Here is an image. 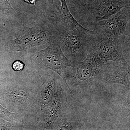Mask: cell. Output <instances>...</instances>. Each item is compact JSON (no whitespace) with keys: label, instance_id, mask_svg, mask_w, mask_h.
Returning <instances> with one entry per match:
<instances>
[{"label":"cell","instance_id":"6da1fadb","mask_svg":"<svg viewBox=\"0 0 130 130\" xmlns=\"http://www.w3.org/2000/svg\"><path fill=\"white\" fill-rule=\"evenodd\" d=\"M63 23V29H59V32L61 36V40L70 60L75 68L91 51L94 40V33L93 30L85 28H71Z\"/></svg>","mask_w":130,"mask_h":130},{"label":"cell","instance_id":"7a4b0ae2","mask_svg":"<svg viewBox=\"0 0 130 130\" xmlns=\"http://www.w3.org/2000/svg\"><path fill=\"white\" fill-rule=\"evenodd\" d=\"M124 8H130V0H94L75 19L83 27L93 30L98 22L109 18Z\"/></svg>","mask_w":130,"mask_h":130},{"label":"cell","instance_id":"3957f363","mask_svg":"<svg viewBox=\"0 0 130 130\" xmlns=\"http://www.w3.org/2000/svg\"><path fill=\"white\" fill-rule=\"evenodd\" d=\"M106 65V63L103 61L96 52L91 51L83 61L76 66V73L72 85L86 87L102 81Z\"/></svg>","mask_w":130,"mask_h":130},{"label":"cell","instance_id":"277c9868","mask_svg":"<svg viewBox=\"0 0 130 130\" xmlns=\"http://www.w3.org/2000/svg\"><path fill=\"white\" fill-rule=\"evenodd\" d=\"M93 30L95 38L91 51L96 52L104 63L114 62L128 64L124 57L120 38L108 36L96 26Z\"/></svg>","mask_w":130,"mask_h":130},{"label":"cell","instance_id":"5b68a950","mask_svg":"<svg viewBox=\"0 0 130 130\" xmlns=\"http://www.w3.org/2000/svg\"><path fill=\"white\" fill-rule=\"evenodd\" d=\"M130 8H124L109 18L98 22L95 26L108 36L121 39L130 31Z\"/></svg>","mask_w":130,"mask_h":130},{"label":"cell","instance_id":"8992f818","mask_svg":"<svg viewBox=\"0 0 130 130\" xmlns=\"http://www.w3.org/2000/svg\"><path fill=\"white\" fill-rule=\"evenodd\" d=\"M43 61L45 66L57 73L64 80L66 84V69L68 67L75 68L71 61L67 59L61 51L59 43L56 42L52 46L44 51Z\"/></svg>","mask_w":130,"mask_h":130},{"label":"cell","instance_id":"52a82bcc","mask_svg":"<svg viewBox=\"0 0 130 130\" xmlns=\"http://www.w3.org/2000/svg\"><path fill=\"white\" fill-rule=\"evenodd\" d=\"M102 81L123 85L129 89V65L114 62L107 63L103 73Z\"/></svg>","mask_w":130,"mask_h":130},{"label":"cell","instance_id":"ba28073f","mask_svg":"<svg viewBox=\"0 0 130 130\" xmlns=\"http://www.w3.org/2000/svg\"><path fill=\"white\" fill-rule=\"evenodd\" d=\"M94 0H68L70 11L75 18Z\"/></svg>","mask_w":130,"mask_h":130},{"label":"cell","instance_id":"9c48e42d","mask_svg":"<svg viewBox=\"0 0 130 130\" xmlns=\"http://www.w3.org/2000/svg\"><path fill=\"white\" fill-rule=\"evenodd\" d=\"M12 97L14 100L24 102L28 99V95L24 91L21 90H14L10 93Z\"/></svg>","mask_w":130,"mask_h":130},{"label":"cell","instance_id":"30bf717a","mask_svg":"<svg viewBox=\"0 0 130 130\" xmlns=\"http://www.w3.org/2000/svg\"><path fill=\"white\" fill-rule=\"evenodd\" d=\"M11 0H0V9L4 10L8 9L12 10L13 9L10 4Z\"/></svg>","mask_w":130,"mask_h":130},{"label":"cell","instance_id":"8fae6325","mask_svg":"<svg viewBox=\"0 0 130 130\" xmlns=\"http://www.w3.org/2000/svg\"><path fill=\"white\" fill-rule=\"evenodd\" d=\"M24 64L23 62L19 60L14 61L12 66L13 69L15 71H20L23 70Z\"/></svg>","mask_w":130,"mask_h":130},{"label":"cell","instance_id":"7c38bea8","mask_svg":"<svg viewBox=\"0 0 130 130\" xmlns=\"http://www.w3.org/2000/svg\"><path fill=\"white\" fill-rule=\"evenodd\" d=\"M11 114L7 109L4 108L0 105V116L3 118H9Z\"/></svg>","mask_w":130,"mask_h":130}]
</instances>
